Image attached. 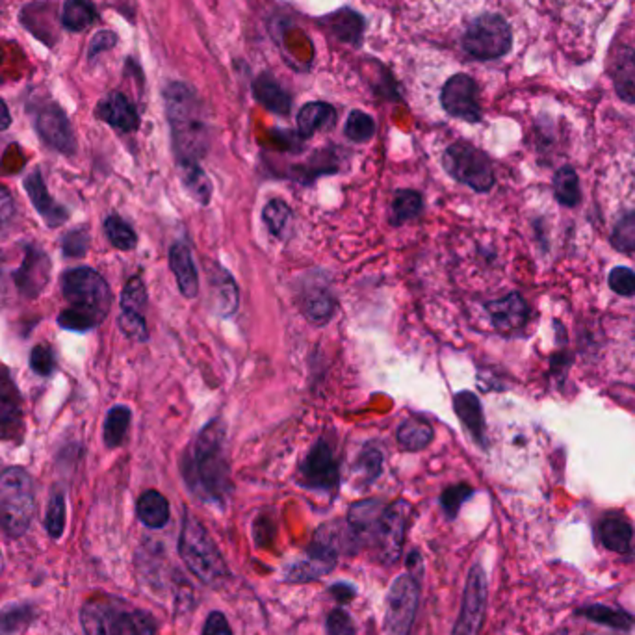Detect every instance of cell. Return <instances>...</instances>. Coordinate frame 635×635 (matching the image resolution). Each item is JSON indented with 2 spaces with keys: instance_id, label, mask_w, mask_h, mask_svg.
Returning a JSON list of instances; mask_svg holds the SVG:
<instances>
[{
  "instance_id": "obj_25",
  "label": "cell",
  "mask_w": 635,
  "mask_h": 635,
  "mask_svg": "<svg viewBox=\"0 0 635 635\" xmlns=\"http://www.w3.org/2000/svg\"><path fill=\"white\" fill-rule=\"evenodd\" d=\"M253 95L270 112L277 115H288L292 108L290 95L279 86V82L270 74H261L253 82Z\"/></svg>"
},
{
  "instance_id": "obj_9",
  "label": "cell",
  "mask_w": 635,
  "mask_h": 635,
  "mask_svg": "<svg viewBox=\"0 0 635 635\" xmlns=\"http://www.w3.org/2000/svg\"><path fill=\"white\" fill-rule=\"evenodd\" d=\"M420 602V587L414 576L402 574L394 580L387 595L385 633L411 635Z\"/></svg>"
},
{
  "instance_id": "obj_59",
  "label": "cell",
  "mask_w": 635,
  "mask_h": 635,
  "mask_svg": "<svg viewBox=\"0 0 635 635\" xmlns=\"http://www.w3.org/2000/svg\"><path fill=\"white\" fill-rule=\"evenodd\" d=\"M0 272H3V257H0Z\"/></svg>"
},
{
  "instance_id": "obj_20",
  "label": "cell",
  "mask_w": 635,
  "mask_h": 635,
  "mask_svg": "<svg viewBox=\"0 0 635 635\" xmlns=\"http://www.w3.org/2000/svg\"><path fill=\"white\" fill-rule=\"evenodd\" d=\"M119 608L103 599L84 604L80 611L82 630L86 635H119Z\"/></svg>"
},
{
  "instance_id": "obj_58",
  "label": "cell",
  "mask_w": 635,
  "mask_h": 635,
  "mask_svg": "<svg viewBox=\"0 0 635 635\" xmlns=\"http://www.w3.org/2000/svg\"><path fill=\"white\" fill-rule=\"evenodd\" d=\"M12 124V115H10V110L6 106V103L0 99V131H6L8 126Z\"/></svg>"
},
{
  "instance_id": "obj_5",
  "label": "cell",
  "mask_w": 635,
  "mask_h": 635,
  "mask_svg": "<svg viewBox=\"0 0 635 635\" xmlns=\"http://www.w3.org/2000/svg\"><path fill=\"white\" fill-rule=\"evenodd\" d=\"M35 501L26 471L10 467L0 474V526L10 537H21L30 528Z\"/></svg>"
},
{
  "instance_id": "obj_8",
  "label": "cell",
  "mask_w": 635,
  "mask_h": 635,
  "mask_svg": "<svg viewBox=\"0 0 635 635\" xmlns=\"http://www.w3.org/2000/svg\"><path fill=\"white\" fill-rule=\"evenodd\" d=\"M411 511L412 507L409 501L398 500L392 505L385 507L383 513H381L379 522L372 535V541L377 550V558L381 563L391 565L398 561L403 550Z\"/></svg>"
},
{
  "instance_id": "obj_11",
  "label": "cell",
  "mask_w": 635,
  "mask_h": 635,
  "mask_svg": "<svg viewBox=\"0 0 635 635\" xmlns=\"http://www.w3.org/2000/svg\"><path fill=\"white\" fill-rule=\"evenodd\" d=\"M487 606V578L481 565H474L464 587L462 606L451 635H480Z\"/></svg>"
},
{
  "instance_id": "obj_13",
  "label": "cell",
  "mask_w": 635,
  "mask_h": 635,
  "mask_svg": "<svg viewBox=\"0 0 635 635\" xmlns=\"http://www.w3.org/2000/svg\"><path fill=\"white\" fill-rule=\"evenodd\" d=\"M480 90L474 78L469 74H453L442 88L441 103L442 108L457 119H462L467 123H480L481 121V106L478 101Z\"/></svg>"
},
{
  "instance_id": "obj_17",
  "label": "cell",
  "mask_w": 635,
  "mask_h": 635,
  "mask_svg": "<svg viewBox=\"0 0 635 635\" xmlns=\"http://www.w3.org/2000/svg\"><path fill=\"white\" fill-rule=\"evenodd\" d=\"M492 325L501 334H513L524 329L530 318L528 303L521 293H507L505 298L491 302L485 305Z\"/></svg>"
},
{
  "instance_id": "obj_3",
  "label": "cell",
  "mask_w": 635,
  "mask_h": 635,
  "mask_svg": "<svg viewBox=\"0 0 635 635\" xmlns=\"http://www.w3.org/2000/svg\"><path fill=\"white\" fill-rule=\"evenodd\" d=\"M62 292L71 305L58 316L64 329L84 332L97 327L110 313L112 292L108 283L94 268L67 270L62 277Z\"/></svg>"
},
{
  "instance_id": "obj_24",
  "label": "cell",
  "mask_w": 635,
  "mask_h": 635,
  "mask_svg": "<svg viewBox=\"0 0 635 635\" xmlns=\"http://www.w3.org/2000/svg\"><path fill=\"white\" fill-rule=\"evenodd\" d=\"M611 80L615 84L617 95L628 103L635 104V51L630 47H620L611 62Z\"/></svg>"
},
{
  "instance_id": "obj_50",
  "label": "cell",
  "mask_w": 635,
  "mask_h": 635,
  "mask_svg": "<svg viewBox=\"0 0 635 635\" xmlns=\"http://www.w3.org/2000/svg\"><path fill=\"white\" fill-rule=\"evenodd\" d=\"M334 565H329L325 561L314 560L311 558V561H303V563H295L292 565V569L286 572V580L290 581H309V580H316L323 574H327Z\"/></svg>"
},
{
  "instance_id": "obj_28",
  "label": "cell",
  "mask_w": 635,
  "mask_h": 635,
  "mask_svg": "<svg viewBox=\"0 0 635 635\" xmlns=\"http://www.w3.org/2000/svg\"><path fill=\"white\" fill-rule=\"evenodd\" d=\"M336 121V112L331 104L327 103H320V101H313L307 103L300 114H298V131L300 136L303 138H311L314 136L318 131L329 129Z\"/></svg>"
},
{
  "instance_id": "obj_15",
  "label": "cell",
  "mask_w": 635,
  "mask_h": 635,
  "mask_svg": "<svg viewBox=\"0 0 635 635\" xmlns=\"http://www.w3.org/2000/svg\"><path fill=\"white\" fill-rule=\"evenodd\" d=\"M51 259L45 251L35 245H26L25 259L14 273L15 286L28 300H35L51 281Z\"/></svg>"
},
{
  "instance_id": "obj_47",
  "label": "cell",
  "mask_w": 635,
  "mask_h": 635,
  "mask_svg": "<svg viewBox=\"0 0 635 635\" xmlns=\"http://www.w3.org/2000/svg\"><path fill=\"white\" fill-rule=\"evenodd\" d=\"M474 489L467 483H459V485H451L448 487L442 494H441V505H442V510L444 513L448 515V519H455L459 510H461V505L467 501L471 496H472Z\"/></svg>"
},
{
  "instance_id": "obj_31",
  "label": "cell",
  "mask_w": 635,
  "mask_h": 635,
  "mask_svg": "<svg viewBox=\"0 0 635 635\" xmlns=\"http://www.w3.org/2000/svg\"><path fill=\"white\" fill-rule=\"evenodd\" d=\"M383 503L377 500H362L352 505V510L348 513V522L359 535V539H372L373 530L379 522L381 513H383Z\"/></svg>"
},
{
  "instance_id": "obj_18",
  "label": "cell",
  "mask_w": 635,
  "mask_h": 635,
  "mask_svg": "<svg viewBox=\"0 0 635 635\" xmlns=\"http://www.w3.org/2000/svg\"><path fill=\"white\" fill-rule=\"evenodd\" d=\"M208 286H210V303L214 313L222 318H229L238 311L240 292L233 275L222 266L214 264L208 270Z\"/></svg>"
},
{
  "instance_id": "obj_53",
  "label": "cell",
  "mask_w": 635,
  "mask_h": 635,
  "mask_svg": "<svg viewBox=\"0 0 635 635\" xmlns=\"http://www.w3.org/2000/svg\"><path fill=\"white\" fill-rule=\"evenodd\" d=\"M327 633L329 635H353L355 624L344 610H332L327 617Z\"/></svg>"
},
{
  "instance_id": "obj_49",
  "label": "cell",
  "mask_w": 635,
  "mask_h": 635,
  "mask_svg": "<svg viewBox=\"0 0 635 635\" xmlns=\"http://www.w3.org/2000/svg\"><path fill=\"white\" fill-rule=\"evenodd\" d=\"M117 325H119L121 332L126 338H131V341H134V342H145L147 338H149L147 323H145L144 314L121 311V314L117 318Z\"/></svg>"
},
{
  "instance_id": "obj_40",
  "label": "cell",
  "mask_w": 635,
  "mask_h": 635,
  "mask_svg": "<svg viewBox=\"0 0 635 635\" xmlns=\"http://www.w3.org/2000/svg\"><path fill=\"white\" fill-rule=\"evenodd\" d=\"M104 233H106L108 240L112 242V245L121 249V251H129V249L136 247L138 236H136L134 229L117 214H112L104 220Z\"/></svg>"
},
{
  "instance_id": "obj_12",
  "label": "cell",
  "mask_w": 635,
  "mask_h": 635,
  "mask_svg": "<svg viewBox=\"0 0 635 635\" xmlns=\"http://www.w3.org/2000/svg\"><path fill=\"white\" fill-rule=\"evenodd\" d=\"M359 544H361V539L352 528V524L348 521L346 522L336 521V522L323 524L316 531L313 544L309 548V554L314 560L334 565L338 556H352Z\"/></svg>"
},
{
  "instance_id": "obj_48",
  "label": "cell",
  "mask_w": 635,
  "mask_h": 635,
  "mask_svg": "<svg viewBox=\"0 0 635 635\" xmlns=\"http://www.w3.org/2000/svg\"><path fill=\"white\" fill-rule=\"evenodd\" d=\"M90 247V233L86 227H76L62 238V253L69 259H82Z\"/></svg>"
},
{
  "instance_id": "obj_39",
  "label": "cell",
  "mask_w": 635,
  "mask_h": 635,
  "mask_svg": "<svg viewBox=\"0 0 635 635\" xmlns=\"http://www.w3.org/2000/svg\"><path fill=\"white\" fill-rule=\"evenodd\" d=\"M554 193L563 206H576L580 201V181L572 167L565 165L554 177Z\"/></svg>"
},
{
  "instance_id": "obj_42",
  "label": "cell",
  "mask_w": 635,
  "mask_h": 635,
  "mask_svg": "<svg viewBox=\"0 0 635 635\" xmlns=\"http://www.w3.org/2000/svg\"><path fill=\"white\" fill-rule=\"evenodd\" d=\"M580 615H583L585 619H589L592 622H599V624L617 628V630L630 628L633 624V620L628 613L615 610V608H610V606H587V608L580 610Z\"/></svg>"
},
{
  "instance_id": "obj_7",
  "label": "cell",
  "mask_w": 635,
  "mask_h": 635,
  "mask_svg": "<svg viewBox=\"0 0 635 635\" xmlns=\"http://www.w3.org/2000/svg\"><path fill=\"white\" fill-rule=\"evenodd\" d=\"M513 34L507 21L496 14L476 17L462 35V47L478 60H496L511 51Z\"/></svg>"
},
{
  "instance_id": "obj_44",
  "label": "cell",
  "mask_w": 635,
  "mask_h": 635,
  "mask_svg": "<svg viewBox=\"0 0 635 635\" xmlns=\"http://www.w3.org/2000/svg\"><path fill=\"white\" fill-rule=\"evenodd\" d=\"M611 243L622 253H635V210L619 218L611 231Z\"/></svg>"
},
{
  "instance_id": "obj_19",
  "label": "cell",
  "mask_w": 635,
  "mask_h": 635,
  "mask_svg": "<svg viewBox=\"0 0 635 635\" xmlns=\"http://www.w3.org/2000/svg\"><path fill=\"white\" fill-rule=\"evenodd\" d=\"M25 190L30 195L32 204L39 212V216L45 220V223L49 227H60L69 220L67 208H64L60 203H56L51 197V193L45 186V181H44V177H41L39 172H34L25 179Z\"/></svg>"
},
{
  "instance_id": "obj_27",
  "label": "cell",
  "mask_w": 635,
  "mask_h": 635,
  "mask_svg": "<svg viewBox=\"0 0 635 635\" xmlns=\"http://www.w3.org/2000/svg\"><path fill=\"white\" fill-rule=\"evenodd\" d=\"M599 535L602 544L617 554L628 552L633 542V528L622 515H608L600 522Z\"/></svg>"
},
{
  "instance_id": "obj_23",
  "label": "cell",
  "mask_w": 635,
  "mask_h": 635,
  "mask_svg": "<svg viewBox=\"0 0 635 635\" xmlns=\"http://www.w3.org/2000/svg\"><path fill=\"white\" fill-rule=\"evenodd\" d=\"M453 409L462 423V428L472 435V439L480 446L485 448V416L480 398L471 391H461L453 396Z\"/></svg>"
},
{
  "instance_id": "obj_21",
  "label": "cell",
  "mask_w": 635,
  "mask_h": 635,
  "mask_svg": "<svg viewBox=\"0 0 635 635\" xmlns=\"http://www.w3.org/2000/svg\"><path fill=\"white\" fill-rule=\"evenodd\" d=\"M97 117L119 133H134L140 124V115L134 104L119 92L106 95L97 104Z\"/></svg>"
},
{
  "instance_id": "obj_30",
  "label": "cell",
  "mask_w": 635,
  "mask_h": 635,
  "mask_svg": "<svg viewBox=\"0 0 635 635\" xmlns=\"http://www.w3.org/2000/svg\"><path fill=\"white\" fill-rule=\"evenodd\" d=\"M136 513L142 524L160 530L169 522V503L158 491H145L136 503Z\"/></svg>"
},
{
  "instance_id": "obj_36",
  "label": "cell",
  "mask_w": 635,
  "mask_h": 635,
  "mask_svg": "<svg viewBox=\"0 0 635 635\" xmlns=\"http://www.w3.org/2000/svg\"><path fill=\"white\" fill-rule=\"evenodd\" d=\"M263 222L273 236L284 240L292 223V208L283 199H272L263 210Z\"/></svg>"
},
{
  "instance_id": "obj_45",
  "label": "cell",
  "mask_w": 635,
  "mask_h": 635,
  "mask_svg": "<svg viewBox=\"0 0 635 635\" xmlns=\"http://www.w3.org/2000/svg\"><path fill=\"white\" fill-rule=\"evenodd\" d=\"M381 467H383V453L377 446H366L355 462V472L364 483H372L379 478Z\"/></svg>"
},
{
  "instance_id": "obj_33",
  "label": "cell",
  "mask_w": 635,
  "mask_h": 635,
  "mask_svg": "<svg viewBox=\"0 0 635 635\" xmlns=\"http://www.w3.org/2000/svg\"><path fill=\"white\" fill-rule=\"evenodd\" d=\"M423 208L422 195L414 190H398L392 197V208H391V223L394 227H400L407 222H412L420 216Z\"/></svg>"
},
{
  "instance_id": "obj_26",
  "label": "cell",
  "mask_w": 635,
  "mask_h": 635,
  "mask_svg": "<svg viewBox=\"0 0 635 635\" xmlns=\"http://www.w3.org/2000/svg\"><path fill=\"white\" fill-rule=\"evenodd\" d=\"M396 439L398 444L405 450V451H422L426 450L433 439H435V432L433 426L423 418H407L402 422V426L396 432Z\"/></svg>"
},
{
  "instance_id": "obj_51",
  "label": "cell",
  "mask_w": 635,
  "mask_h": 635,
  "mask_svg": "<svg viewBox=\"0 0 635 635\" xmlns=\"http://www.w3.org/2000/svg\"><path fill=\"white\" fill-rule=\"evenodd\" d=\"M30 366L37 375L49 377L56 370V359L47 344H37L30 353Z\"/></svg>"
},
{
  "instance_id": "obj_60",
  "label": "cell",
  "mask_w": 635,
  "mask_h": 635,
  "mask_svg": "<svg viewBox=\"0 0 635 635\" xmlns=\"http://www.w3.org/2000/svg\"><path fill=\"white\" fill-rule=\"evenodd\" d=\"M0 64H3V53H0Z\"/></svg>"
},
{
  "instance_id": "obj_16",
  "label": "cell",
  "mask_w": 635,
  "mask_h": 635,
  "mask_svg": "<svg viewBox=\"0 0 635 635\" xmlns=\"http://www.w3.org/2000/svg\"><path fill=\"white\" fill-rule=\"evenodd\" d=\"M35 129L51 149L64 154H73L76 151L71 123L60 106L45 104L35 114Z\"/></svg>"
},
{
  "instance_id": "obj_41",
  "label": "cell",
  "mask_w": 635,
  "mask_h": 635,
  "mask_svg": "<svg viewBox=\"0 0 635 635\" xmlns=\"http://www.w3.org/2000/svg\"><path fill=\"white\" fill-rule=\"evenodd\" d=\"M145 307H147V290H145L144 279L140 275H134L126 281V284L123 288L121 311L144 314Z\"/></svg>"
},
{
  "instance_id": "obj_1",
  "label": "cell",
  "mask_w": 635,
  "mask_h": 635,
  "mask_svg": "<svg viewBox=\"0 0 635 635\" xmlns=\"http://www.w3.org/2000/svg\"><path fill=\"white\" fill-rule=\"evenodd\" d=\"M225 435L223 420H210L183 455V478L188 489L210 505H225L233 492Z\"/></svg>"
},
{
  "instance_id": "obj_54",
  "label": "cell",
  "mask_w": 635,
  "mask_h": 635,
  "mask_svg": "<svg viewBox=\"0 0 635 635\" xmlns=\"http://www.w3.org/2000/svg\"><path fill=\"white\" fill-rule=\"evenodd\" d=\"M14 218H15L14 197L5 186H0V231L8 229L14 222Z\"/></svg>"
},
{
  "instance_id": "obj_10",
  "label": "cell",
  "mask_w": 635,
  "mask_h": 635,
  "mask_svg": "<svg viewBox=\"0 0 635 635\" xmlns=\"http://www.w3.org/2000/svg\"><path fill=\"white\" fill-rule=\"evenodd\" d=\"M341 481V469L334 450L325 439L314 442L300 467V483L313 491L331 492Z\"/></svg>"
},
{
  "instance_id": "obj_52",
  "label": "cell",
  "mask_w": 635,
  "mask_h": 635,
  "mask_svg": "<svg viewBox=\"0 0 635 635\" xmlns=\"http://www.w3.org/2000/svg\"><path fill=\"white\" fill-rule=\"evenodd\" d=\"M608 283L613 292H617L619 295H624V298H631V295H635V273L630 268H624V266L613 268Z\"/></svg>"
},
{
  "instance_id": "obj_29",
  "label": "cell",
  "mask_w": 635,
  "mask_h": 635,
  "mask_svg": "<svg viewBox=\"0 0 635 635\" xmlns=\"http://www.w3.org/2000/svg\"><path fill=\"white\" fill-rule=\"evenodd\" d=\"M334 298L323 286L307 288L302 295V311L313 323H327L334 314Z\"/></svg>"
},
{
  "instance_id": "obj_46",
  "label": "cell",
  "mask_w": 635,
  "mask_h": 635,
  "mask_svg": "<svg viewBox=\"0 0 635 635\" xmlns=\"http://www.w3.org/2000/svg\"><path fill=\"white\" fill-rule=\"evenodd\" d=\"M45 530L53 539H60L65 530V496L64 492H55L49 500L45 513Z\"/></svg>"
},
{
  "instance_id": "obj_35",
  "label": "cell",
  "mask_w": 635,
  "mask_h": 635,
  "mask_svg": "<svg viewBox=\"0 0 635 635\" xmlns=\"http://www.w3.org/2000/svg\"><path fill=\"white\" fill-rule=\"evenodd\" d=\"M181 179L186 188V192L201 204H208L212 197V183L208 175L203 172L199 164H184L179 165Z\"/></svg>"
},
{
  "instance_id": "obj_32",
  "label": "cell",
  "mask_w": 635,
  "mask_h": 635,
  "mask_svg": "<svg viewBox=\"0 0 635 635\" xmlns=\"http://www.w3.org/2000/svg\"><path fill=\"white\" fill-rule=\"evenodd\" d=\"M131 418L133 412L126 405H115L108 411L103 430V439L108 448H117L123 444L126 432L131 428Z\"/></svg>"
},
{
  "instance_id": "obj_4",
  "label": "cell",
  "mask_w": 635,
  "mask_h": 635,
  "mask_svg": "<svg viewBox=\"0 0 635 635\" xmlns=\"http://www.w3.org/2000/svg\"><path fill=\"white\" fill-rule=\"evenodd\" d=\"M179 554L188 571L206 585H218L229 578V569L216 542L190 511L183 519Z\"/></svg>"
},
{
  "instance_id": "obj_2",
  "label": "cell",
  "mask_w": 635,
  "mask_h": 635,
  "mask_svg": "<svg viewBox=\"0 0 635 635\" xmlns=\"http://www.w3.org/2000/svg\"><path fill=\"white\" fill-rule=\"evenodd\" d=\"M164 99L177 164H199L210 145V129L201 101L183 82L169 84L164 90Z\"/></svg>"
},
{
  "instance_id": "obj_57",
  "label": "cell",
  "mask_w": 635,
  "mask_h": 635,
  "mask_svg": "<svg viewBox=\"0 0 635 635\" xmlns=\"http://www.w3.org/2000/svg\"><path fill=\"white\" fill-rule=\"evenodd\" d=\"M331 592H332V597H336L338 600H350L355 597V589L348 583H336L331 587Z\"/></svg>"
},
{
  "instance_id": "obj_56",
  "label": "cell",
  "mask_w": 635,
  "mask_h": 635,
  "mask_svg": "<svg viewBox=\"0 0 635 635\" xmlns=\"http://www.w3.org/2000/svg\"><path fill=\"white\" fill-rule=\"evenodd\" d=\"M115 41H117V37H115L114 32H108V30L99 32V34L92 39L90 51H88V58H95L99 53L112 49V47L115 45Z\"/></svg>"
},
{
  "instance_id": "obj_14",
  "label": "cell",
  "mask_w": 635,
  "mask_h": 635,
  "mask_svg": "<svg viewBox=\"0 0 635 635\" xmlns=\"http://www.w3.org/2000/svg\"><path fill=\"white\" fill-rule=\"evenodd\" d=\"M23 433L25 418L21 394L10 370L0 364V439L19 441Z\"/></svg>"
},
{
  "instance_id": "obj_38",
  "label": "cell",
  "mask_w": 635,
  "mask_h": 635,
  "mask_svg": "<svg viewBox=\"0 0 635 635\" xmlns=\"http://www.w3.org/2000/svg\"><path fill=\"white\" fill-rule=\"evenodd\" d=\"M154 619L142 610L119 611V635H154Z\"/></svg>"
},
{
  "instance_id": "obj_55",
  "label": "cell",
  "mask_w": 635,
  "mask_h": 635,
  "mask_svg": "<svg viewBox=\"0 0 635 635\" xmlns=\"http://www.w3.org/2000/svg\"><path fill=\"white\" fill-rule=\"evenodd\" d=\"M203 635H233V630L225 619L223 613L214 611L210 613L204 626H203Z\"/></svg>"
},
{
  "instance_id": "obj_34",
  "label": "cell",
  "mask_w": 635,
  "mask_h": 635,
  "mask_svg": "<svg viewBox=\"0 0 635 635\" xmlns=\"http://www.w3.org/2000/svg\"><path fill=\"white\" fill-rule=\"evenodd\" d=\"M97 19V10L92 0H65L62 10V25L67 30L80 32Z\"/></svg>"
},
{
  "instance_id": "obj_6",
  "label": "cell",
  "mask_w": 635,
  "mask_h": 635,
  "mask_svg": "<svg viewBox=\"0 0 635 635\" xmlns=\"http://www.w3.org/2000/svg\"><path fill=\"white\" fill-rule=\"evenodd\" d=\"M446 174L457 183L467 184L474 192L485 193L494 186V169L491 158L469 142L451 144L442 156Z\"/></svg>"
},
{
  "instance_id": "obj_22",
  "label": "cell",
  "mask_w": 635,
  "mask_h": 635,
  "mask_svg": "<svg viewBox=\"0 0 635 635\" xmlns=\"http://www.w3.org/2000/svg\"><path fill=\"white\" fill-rule=\"evenodd\" d=\"M169 268L175 273L181 293L184 298L193 300L199 293V277L192 249L186 242H175L169 247Z\"/></svg>"
},
{
  "instance_id": "obj_37",
  "label": "cell",
  "mask_w": 635,
  "mask_h": 635,
  "mask_svg": "<svg viewBox=\"0 0 635 635\" xmlns=\"http://www.w3.org/2000/svg\"><path fill=\"white\" fill-rule=\"evenodd\" d=\"M35 617V610L30 604H12L0 611V635L21 633Z\"/></svg>"
},
{
  "instance_id": "obj_43",
  "label": "cell",
  "mask_w": 635,
  "mask_h": 635,
  "mask_svg": "<svg viewBox=\"0 0 635 635\" xmlns=\"http://www.w3.org/2000/svg\"><path fill=\"white\" fill-rule=\"evenodd\" d=\"M375 121L372 115L361 112V110H353L348 115L346 126H344V134L355 142V144H362V142H370L375 136Z\"/></svg>"
}]
</instances>
